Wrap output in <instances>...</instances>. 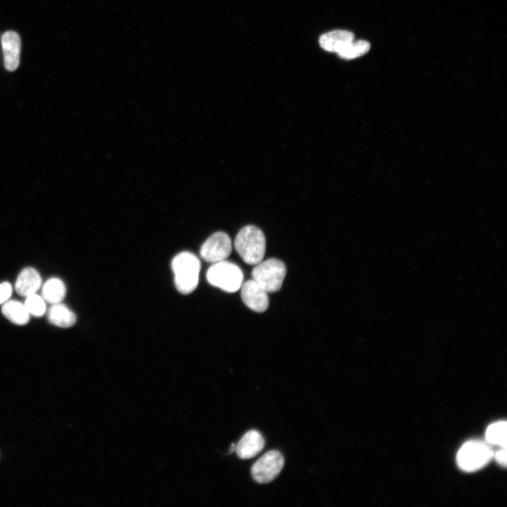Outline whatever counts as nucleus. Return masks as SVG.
I'll return each instance as SVG.
<instances>
[{
  "label": "nucleus",
  "mask_w": 507,
  "mask_h": 507,
  "mask_svg": "<svg viewBox=\"0 0 507 507\" xmlns=\"http://www.w3.org/2000/svg\"><path fill=\"white\" fill-rule=\"evenodd\" d=\"M506 422L501 421L489 425L486 431L489 443L506 447Z\"/></svg>",
  "instance_id": "obj_17"
},
{
  "label": "nucleus",
  "mask_w": 507,
  "mask_h": 507,
  "mask_svg": "<svg viewBox=\"0 0 507 507\" xmlns=\"http://www.w3.org/2000/svg\"><path fill=\"white\" fill-rule=\"evenodd\" d=\"M234 248L247 264L260 263L265 252V238L261 229L254 225H246L237 233L234 239Z\"/></svg>",
  "instance_id": "obj_2"
},
{
  "label": "nucleus",
  "mask_w": 507,
  "mask_h": 507,
  "mask_svg": "<svg viewBox=\"0 0 507 507\" xmlns=\"http://www.w3.org/2000/svg\"><path fill=\"white\" fill-rule=\"evenodd\" d=\"M1 312L11 323L18 325H25L30 320L25 306L18 301L8 300L2 304Z\"/></svg>",
  "instance_id": "obj_14"
},
{
  "label": "nucleus",
  "mask_w": 507,
  "mask_h": 507,
  "mask_svg": "<svg viewBox=\"0 0 507 507\" xmlns=\"http://www.w3.org/2000/svg\"><path fill=\"white\" fill-rule=\"evenodd\" d=\"M284 463V457L280 451H269L253 465L251 470L252 477L260 484L270 482L278 476Z\"/></svg>",
  "instance_id": "obj_6"
},
{
  "label": "nucleus",
  "mask_w": 507,
  "mask_h": 507,
  "mask_svg": "<svg viewBox=\"0 0 507 507\" xmlns=\"http://www.w3.org/2000/svg\"><path fill=\"white\" fill-rule=\"evenodd\" d=\"M241 297L244 304L254 311L261 313L268 307V292L253 279L242 283Z\"/></svg>",
  "instance_id": "obj_8"
},
{
  "label": "nucleus",
  "mask_w": 507,
  "mask_h": 507,
  "mask_svg": "<svg viewBox=\"0 0 507 507\" xmlns=\"http://www.w3.org/2000/svg\"><path fill=\"white\" fill-rule=\"evenodd\" d=\"M496 461L501 465L506 466V447H503L495 453Z\"/></svg>",
  "instance_id": "obj_20"
},
{
  "label": "nucleus",
  "mask_w": 507,
  "mask_h": 507,
  "mask_svg": "<svg viewBox=\"0 0 507 507\" xmlns=\"http://www.w3.org/2000/svg\"><path fill=\"white\" fill-rule=\"evenodd\" d=\"M354 40V35L347 30H336L320 36L319 44L328 52L337 53L345 45Z\"/></svg>",
  "instance_id": "obj_12"
},
{
  "label": "nucleus",
  "mask_w": 507,
  "mask_h": 507,
  "mask_svg": "<svg viewBox=\"0 0 507 507\" xmlns=\"http://www.w3.org/2000/svg\"><path fill=\"white\" fill-rule=\"evenodd\" d=\"M12 294V287L8 282L0 284V305L9 300Z\"/></svg>",
  "instance_id": "obj_19"
},
{
  "label": "nucleus",
  "mask_w": 507,
  "mask_h": 507,
  "mask_svg": "<svg viewBox=\"0 0 507 507\" xmlns=\"http://www.w3.org/2000/svg\"><path fill=\"white\" fill-rule=\"evenodd\" d=\"M24 305L30 315L36 317L42 316L46 311V304L44 299L36 294L26 297Z\"/></svg>",
  "instance_id": "obj_18"
},
{
  "label": "nucleus",
  "mask_w": 507,
  "mask_h": 507,
  "mask_svg": "<svg viewBox=\"0 0 507 507\" xmlns=\"http://www.w3.org/2000/svg\"><path fill=\"white\" fill-rule=\"evenodd\" d=\"M4 67L8 71L15 70L20 63L21 40L14 31L4 32L1 37Z\"/></svg>",
  "instance_id": "obj_9"
},
{
  "label": "nucleus",
  "mask_w": 507,
  "mask_h": 507,
  "mask_svg": "<svg viewBox=\"0 0 507 507\" xmlns=\"http://www.w3.org/2000/svg\"><path fill=\"white\" fill-rule=\"evenodd\" d=\"M206 278L214 287L235 292L241 288L244 275L237 265L225 260L213 263L207 270Z\"/></svg>",
  "instance_id": "obj_3"
},
{
  "label": "nucleus",
  "mask_w": 507,
  "mask_h": 507,
  "mask_svg": "<svg viewBox=\"0 0 507 507\" xmlns=\"http://www.w3.org/2000/svg\"><path fill=\"white\" fill-rule=\"evenodd\" d=\"M265 440L261 434L255 430L246 432L235 446L237 455L242 459L256 456L264 447Z\"/></svg>",
  "instance_id": "obj_10"
},
{
  "label": "nucleus",
  "mask_w": 507,
  "mask_h": 507,
  "mask_svg": "<svg viewBox=\"0 0 507 507\" xmlns=\"http://www.w3.org/2000/svg\"><path fill=\"white\" fill-rule=\"evenodd\" d=\"M47 318L51 324L60 327H71L77 320L75 314L61 302L51 305L47 312Z\"/></svg>",
  "instance_id": "obj_13"
},
{
  "label": "nucleus",
  "mask_w": 507,
  "mask_h": 507,
  "mask_svg": "<svg viewBox=\"0 0 507 507\" xmlns=\"http://www.w3.org/2000/svg\"><path fill=\"white\" fill-rule=\"evenodd\" d=\"M493 456L490 446L483 442L470 441L464 444L457 453V463L465 472L484 467Z\"/></svg>",
  "instance_id": "obj_5"
},
{
  "label": "nucleus",
  "mask_w": 507,
  "mask_h": 507,
  "mask_svg": "<svg viewBox=\"0 0 507 507\" xmlns=\"http://www.w3.org/2000/svg\"><path fill=\"white\" fill-rule=\"evenodd\" d=\"M370 44L366 40L352 41L345 45L337 54L345 60H352L361 57L368 52Z\"/></svg>",
  "instance_id": "obj_16"
},
{
  "label": "nucleus",
  "mask_w": 507,
  "mask_h": 507,
  "mask_svg": "<svg viewBox=\"0 0 507 507\" xmlns=\"http://www.w3.org/2000/svg\"><path fill=\"white\" fill-rule=\"evenodd\" d=\"M42 284V277L39 273L32 267L25 268L19 273L15 283L16 292L27 297L35 294Z\"/></svg>",
  "instance_id": "obj_11"
},
{
  "label": "nucleus",
  "mask_w": 507,
  "mask_h": 507,
  "mask_svg": "<svg viewBox=\"0 0 507 507\" xmlns=\"http://www.w3.org/2000/svg\"><path fill=\"white\" fill-rule=\"evenodd\" d=\"M232 251L230 237L223 232L211 234L200 249V256L206 262L215 263L225 261Z\"/></svg>",
  "instance_id": "obj_7"
},
{
  "label": "nucleus",
  "mask_w": 507,
  "mask_h": 507,
  "mask_svg": "<svg viewBox=\"0 0 507 507\" xmlns=\"http://www.w3.org/2000/svg\"><path fill=\"white\" fill-rule=\"evenodd\" d=\"M66 294L63 282L56 277L49 279L43 285L42 295L44 300L50 303L61 302Z\"/></svg>",
  "instance_id": "obj_15"
},
{
  "label": "nucleus",
  "mask_w": 507,
  "mask_h": 507,
  "mask_svg": "<svg viewBox=\"0 0 507 507\" xmlns=\"http://www.w3.org/2000/svg\"><path fill=\"white\" fill-rule=\"evenodd\" d=\"M287 273L284 263L276 258L261 261L255 265L252 279L268 293L276 292L282 287Z\"/></svg>",
  "instance_id": "obj_4"
},
{
  "label": "nucleus",
  "mask_w": 507,
  "mask_h": 507,
  "mask_svg": "<svg viewBox=\"0 0 507 507\" xmlns=\"http://www.w3.org/2000/svg\"><path fill=\"white\" fill-rule=\"evenodd\" d=\"M175 284L182 294L192 292L198 285L201 263L192 253L183 251L176 255L172 262Z\"/></svg>",
  "instance_id": "obj_1"
}]
</instances>
